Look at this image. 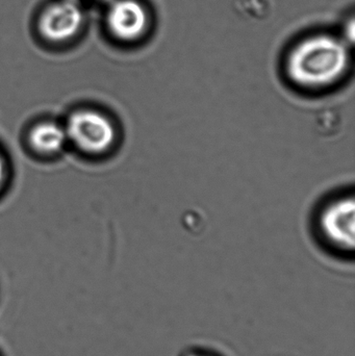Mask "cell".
Returning a JSON list of instances; mask_svg holds the SVG:
<instances>
[{
	"mask_svg": "<svg viewBox=\"0 0 355 356\" xmlns=\"http://www.w3.org/2000/svg\"><path fill=\"white\" fill-rule=\"evenodd\" d=\"M349 54L345 43L329 35L306 38L288 56L290 81L306 89L329 87L339 81L348 68Z\"/></svg>",
	"mask_w": 355,
	"mask_h": 356,
	"instance_id": "1",
	"label": "cell"
},
{
	"mask_svg": "<svg viewBox=\"0 0 355 356\" xmlns=\"http://www.w3.org/2000/svg\"><path fill=\"white\" fill-rule=\"evenodd\" d=\"M65 131L79 149L101 154L114 143L115 129L108 117L94 111H77L69 117Z\"/></svg>",
	"mask_w": 355,
	"mask_h": 356,
	"instance_id": "2",
	"label": "cell"
},
{
	"mask_svg": "<svg viewBox=\"0 0 355 356\" xmlns=\"http://www.w3.org/2000/svg\"><path fill=\"white\" fill-rule=\"evenodd\" d=\"M83 22V13L79 2L60 0L48 6L39 20V29L45 39L63 42L74 37Z\"/></svg>",
	"mask_w": 355,
	"mask_h": 356,
	"instance_id": "3",
	"label": "cell"
},
{
	"mask_svg": "<svg viewBox=\"0 0 355 356\" xmlns=\"http://www.w3.org/2000/svg\"><path fill=\"white\" fill-rule=\"evenodd\" d=\"M325 238L336 246L352 250L355 244V201L342 198L329 204L321 215Z\"/></svg>",
	"mask_w": 355,
	"mask_h": 356,
	"instance_id": "4",
	"label": "cell"
},
{
	"mask_svg": "<svg viewBox=\"0 0 355 356\" xmlns=\"http://www.w3.org/2000/svg\"><path fill=\"white\" fill-rule=\"evenodd\" d=\"M106 20L115 37L123 41H133L147 29L148 15L143 4L137 0H115Z\"/></svg>",
	"mask_w": 355,
	"mask_h": 356,
	"instance_id": "5",
	"label": "cell"
},
{
	"mask_svg": "<svg viewBox=\"0 0 355 356\" xmlns=\"http://www.w3.org/2000/svg\"><path fill=\"white\" fill-rule=\"evenodd\" d=\"M29 141L37 152L54 154L64 147L67 134L65 129L56 123H40L31 129Z\"/></svg>",
	"mask_w": 355,
	"mask_h": 356,
	"instance_id": "6",
	"label": "cell"
},
{
	"mask_svg": "<svg viewBox=\"0 0 355 356\" xmlns=\"http://www.w3.org/2000/svg\"><path fill=\"white\" fill-rule=\"evenodd\" d=\"M4 164H3V159H2L1 154H0V186H1L2 181H3L4 178Z\"/></svg>",
	"mask_w": 355,
	"mask_h": 356,
	"instance_id": "7",
	"label": "cell"
},
{
	"mask_svg": "<svg viewBox=\"0 0 355 356\" xmlns=\"http://www.w3.org/2000/svg\"><path fill=\"white\" fill-rule=\"evenodd\" d=\"M187 356H210V355H202V353H190V355H188Z\"/></svg>",
	"mask_w": 355,
	"mask_h": 356,
	"instance_id": "8",
	"label": "cell"
},
{
	"mask_svg": "<svg viewBox=\"0 0 355 356\" xmlns=\"http://www.w3.org/2000/svg\"><path fill=\"white\" fill-rule=\"evenodd\" d=\"M74 1L79 2V0H74ZM98 1H106V0H98Z\"/></svg>",
	"mask_w": 355,
	"mask_h": 356,
	"instance_id": "9",
	"label": "cell"
}]
</instances>
